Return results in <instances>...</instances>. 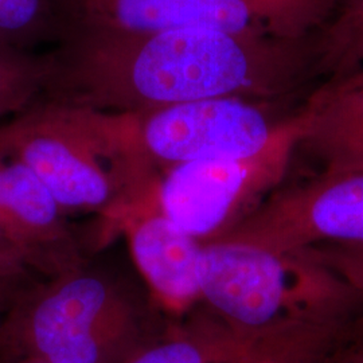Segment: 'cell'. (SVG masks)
<instances>
[{
  "instance_id": "277c9868",
  "label": "cell",
  "mask_w": 363,
  "mask_h": 363,
  "mask_svg": "<svg viewBox=\"0 0 363 363\" xmlns=\"http://www.w3.org/2000/svg\"><path fill=\"white\" fill-rule=\"evenodd\" d=\"M198 280L199 298L223 328L259 351V340L286 325L322 318L347 286L304 253L229 238L202 244Z\"/></svg>"
},
{
  "instance_id": "ba28073f",
  "label": "cell",
  "mask_w": 363,
  "mask_h": 363,
  "mask_svg": "<svg viewBox=\"0 0 363 363\" xmlns=\"http://www.w3.org/2000/svg\"><path fill=\"white\" fill-rule=\"evenodd\" d=\"M218 238L280 253L363 244V169L325 171L306 186L279 193Z\"/></svg>"
},
{
  "instance_id": "9c48e42d",
  "label": "cell",
  "mask_w": 363,
  "mask_h": 363,
  "mask_svg": "<svg viewBox=\"0 0 363 363\" xmlns=\"http://www.w3.org/2000/svg\"><path fill=\"white\" fill-rule=\"evenodd\" d=\"M117 228L127 235L132 259L166 310L184 311L199 298L202 244L163 213L156 199V184Z\"/></svg>"
},
{
  "instance_id": "d6986e66",
  "label": "cell",
  "mask_w": 363,
  "mask_h": 363,
  "mask_svg": "<svg viewBox=\"0 0 363 363\" xmlns=\"http://www.w3.org/2000/svg\"><path fill=\"white\" fill-rule=\"evenodd\" d=\"M10 363H46L37 358H31V357H22V358H13Z\"/></svg>"
},
{
  "instance_id": "6da1fadb",
  "label": "cell",
  "mask_w": 363,
  "mask_h": 363,
  "mask_svg": "<svg viewBox=\"0 0 363 363\" xmlns=\"http://www.w3.org/2000/svg\"><path fill=\"white\" fill-rule=\"evenodd\" d=\"M49 60L40 99L125 115L210 99L268 103L313 77L312 37L208 30H64Z\"/></svg>"
},
{
  "instance_id": "7c38bea8",
  "label": "cell",
  "mask_w": 363,
  "mask_h": 363,
  "mask_svg": "<svg viewBox=\"0 0 363 363\" xmlns=\"http://www.w3.org/2000/svg\"><path fill=\"white\" fill-rule=\"evenodd\" d=\"M252 351L223 327L190 325L167 330L128 363H240L250 359Z\"/></svg>"
},
{
  "instance_id": "e0dca14e",
  "label": "cell",
  "mask_w": 363,
  "mask_h": 363,
  "mask_svg": "<svg viewBox=\"0 0 363 363\" xmlns=\"http://www.w3.org/2000/svg\"><path fill=\"white\" fill-rule=\"evenodd\" d=\"M0 265L19 274L27 276L28 269L22 264V261L15 255L11 247L7 244L4 237L0 233Z\"/></svg>"
},
{
  "instance_id": "3957f363",
  "label": "cell",
  "mask_w": 363,
  "mask_h": 363,
  "mask_svg": "<svg viewBox=\"0 0 363 363\" xmlns=\"http://www.w3.org/2000/svg\"><path fill=\"white\" fill-rule=\"evenodd\" d=\"M123 286L84 267L26 289L0 325V349L46 363H128L160 337Z\"/></svg>"
},
{
  "instance_id": "30bf717a",
  "label": "cell",
  "mask_w": 363,
  "mask_h": 363,
  "mask_svg": "<svg viewBox=\"0 0 363 363\" xmlns=\"http://www.w3.org/2000/svg\"><path fill=\"white\" fill-rule=\"evenodd\" d=\"M298 117V144L319 156L325 171L363 169V69L327 81Z\"/></svg>"
},
{
  "instance_id": "ffe728a7",
  "label": "cell",
  "mask_w": 363,
  "mask_h": 363,
  "mask_svg": "<svg viewBox=\"0 0 363 363\" xmlns=\"http://www.w3.org/2000/svg\"><path fill=\"white\" fill-rule=\"evenodd\" d=\"M352 363H363V357H361V358H357V359H355Z\"/></svg>"
},
{
  "instance_id": "ac0fdd59",
  "label": "cell",
  "mask_w": 363,
  "mask_h": 363,
  "mask_svg": "<svg viewBox=\"0 0 363 363\" xmlns=\"http://www.w3.org/2000/svg\"><path fill=\"white\" fill-rule=\"evenodd\" d=\"M240 363H280L276 358L269 357V355H261V357H256V358H252L249 361H244V362Z\"/></svg>"
},
{
  "instance_id": "2e32d148",
  "label": "cell",
  "mask_w": 363,
  "mask_h": 363,
  "mask_svg": "<svg viewBox=\"0 0 363 363\" xmlns=\"http://www.w3.org/2000/svg\"><path fill=\"white\" fill-rule=\"evenodd\" d=\"M26 277L0 265V313L9 311L13 303L25 292L22 281H25Z\"/></svg>"
},
{
  "instance_id": "4fadbf2b",
  "label": "cell",
  "mask_w": 363,
  "mask_h": 363,
  "mask_svg": "<svg viewBox=\"0 0 363 363\" xmlns=\"http://www.w3.org/2000/svg\"><path fill=\"white\" fill-rule=\"evenodd\" d=\"M49 52L34 54L0 45V120L15 116L42 96Z\"/></svg>"
},
{
  "instance_id": "52a82bcc",
  "label": "cell",
  "mask_w": 363,
  "mask_h": 363,
  "mask_svg": "<svg viewBox=\"0 0 363 363\" xmlns=\"http://www.w3.org/2000/svg\"><path fill=\"white\" fill-rule=\"evenodd\" d=\"M265 105L247 99H210L132 116L144 155L157 171H164L184 163L257 155L286 123H273Z\"/></svg>"
},
{
  "instance_id": "5bb4252c",
  "label": "cell",
  "mask_w": 363,
  "mask_h": 363,
  "mask_svg": "<svg viewBox=\"0 0 363 363\" xmlns=\"http://www.w3.org/2000/svg\"><path fill=\"white\" fill-rule=\"evenodd\" d=\"M60 37L52 0H0V45L19 50Z\"/></svg>"
},
{
  "instance_id": "5b68a950",
  "label": "cell",
  "mask_w": 363,
  "mask_h": 363,
  "mask_svg": "<svg viewBox=\"0 0 363 363\" xmlns=\"http://www.w3.org/2000/svg\"><path fill=\"white\" fill-rule=\"evenodd\" d=\"M337 0H52L60 34L93 30L151 34L208 30L268 38L307 39Z\"/></svg>"
},
{
  "instance_id": "7a4b0ae2",
  "label": "cell",
  "mask_w": 363,
  "mask_h": 363,
  "mask_svg": "<svg viewBox=\"0 0 363 363\" xmlns=\"http://www.w3.org/2000/svg\"><path fill=\"white\" fill-rule=\"evenodd\" d=\"M0 152L31 169L66 214L99 213L117 228L155 187L132 115L38 99L0 123Z\"/></svg>"
},
{
  "instance_id": "9a60e30c",
  "label": "cell",
  "mask_w": 363,
  "mask_h": 363,
  "mask_svg": "<svg viewBox=\"0 0 363 363\" xmlns=\"http://www.w3.org/2000/svg\"><path fill=\"white\" fill-rule=\"evenodd\" d=\"M327 269L342 274V281L363 292V244L328 245L303 252Z\"/></svg>"
},
{
  "instance_id": "8992f818",
  "label": "cell",
  "mask_w": 363,
  "mask_h": 363,
  "mask_svg": "<svg viewBox=\"0 0 363 363\" xmlns=\"http://www.w3.org/2000/svg\"><path fill=\"white\" fill-rule=\"evenodd\" d=\"M300 135L298 115L286 120L273 143L257 155L164 169L156 182L157 203L201 244L216 240L250 213L257 196L281 177Z\"/></svg>"
},
{
  "instance_id": "8fae6325",
  "label": "cell",
  "mask_w": 363,
  "mask_h": 363,
  "mask_svg": "<svg viewBox=\"0 0 363 363\" xmlns=\"http://www.w3.org/2000/svg\"><path fill=\"white\" fill-rule=\"evenodd\" d=\"M313 77L327 81L363 69V0H337L322 27L312 35Z\"/></svg>"
}]
</instances>
